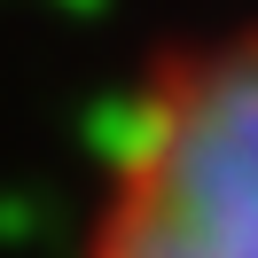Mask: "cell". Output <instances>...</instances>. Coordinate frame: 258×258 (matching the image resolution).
Here are the masks:
<instances>
[{"label": "cell", "instance_id": "obj_1", "mask_svg": "<svg viewBox=\"0 0 258 258\" xmlns=\"http://www.w3.org/2000/svg\"><path fill=\"white\" fill-rule=\"evenodd\" d=\"M79 258H258V32L180 39L133 79Z\"/></svg>", "mask_w": 258, "mask_h": 258}]
</instances>
